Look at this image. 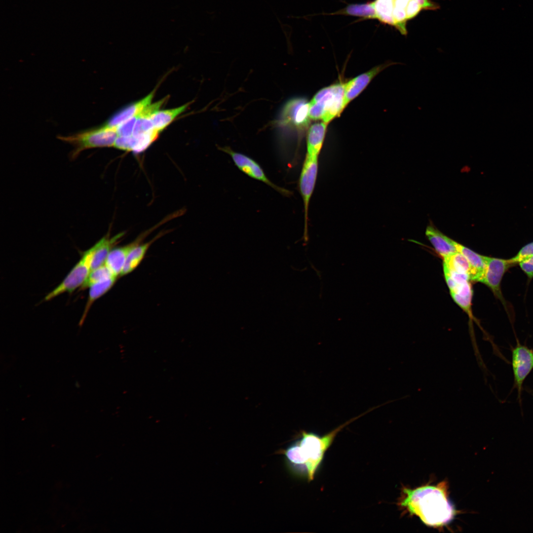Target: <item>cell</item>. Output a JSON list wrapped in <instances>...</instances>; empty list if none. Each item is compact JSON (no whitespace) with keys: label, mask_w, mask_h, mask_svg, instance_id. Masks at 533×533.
I'll return each mask as SVG.
<instances>
[{"label":"cell","mask_w":533,"mask_h":533,"mask_svg":"<svg viewBox=\"0 0 533 533\" xmlns=\"http://www.w3.org/2000/svg\"><path fill=\"white\" fill-rule=\"evenodd\" d=\"M397 505L404 513L415 515L426 525L435 528L447 525L456 514L448 498L446 481L415 489L404 487Z\"/></svg>","instance_id":"cell-1"},{"label":"cell","mask_w":533,"mask_h":533,"mask_svg":"<svg viewBox=\"0 0 533 533\" xmlns=\"http://www.w3.org/2000/svg\"><path fill=\"white\" fill-rule=\"evenodd\" d=\"M363 414L352 418L325 434L319 436L312 432L302 431V438L298 441L307 478L310 482L314 478L315 472L320 465L326 451L331 446L337 434L345 426L362 416Z\"/></svg>","instance_id":"cell-2"},{"label":"cell","mask_w":533,"mask_h":533,"mask_svg":"<svg viewBox=\"0 0 533 533\" xmlns=\"http://www.w3.org/2000/svg\"><path fill=\"white\" fill-rule=\"evenodd\" d=\"M344 83H338L322 88L309 102L311 120L330 123L344 110Z\"/></svg>","instance_id":"cell-3"},{"label":"cell","mask_w":533,"mask_h":533,"mask_svg":"<svg viewBox=\"0 0 533 533\" xmlns=\"http://www.w3.org/2000/svg\"><path fill=\"white\" fill-rule=\"evenodd\" d=\"M117 137L116 128L104 125L72 135L59 136L58 138L73 146L70 158L75 159L85 150L114 146Z\"/></svg>","instance_id":"cell-4"},{"label":"cell","mask_w":533,"mask_h":533,"mask_svg":"<svg viewBox=\"0 0 533 533\" xmlns=\"http://www.w3.org/2000/svg\"><path fill=\"white\" fill-rule=\"evenodd\" d=\"M94 245L83 252L80 260L72 268L63 280L45 297L48 301L66 293H71L85 283L91 270Z\"/></svg>","instance_id":"cell-5"},{"label":"cell","mask_w":533,"mask_h":533,"mask_svg":"<svg viewBox=\"0 0 533 533\" xmlns=\"http://www.w3.org/2000/svg\"><path fill=\"white\" fill-rule=\"evenodd\" d=\"M310 120L309 102L305 99L296 98L285 104L278 123L282 127L301 133L308 129Z\"/></svg>","instance_id":"cell-6"},{"label":"cell","mask_w":533,"mask_h":533,"mask_svg":"<svg viewBox=\"0 0 533 533\" xmlns=\"http://www.w3.org/2000/svg\"><path fill=\"white\" fill-rule=\"evenodd\" d=\"M318 171V157L306 154L299 179V189L304 207L305 231L308 221V207L315 186Z\"/></svg>","instance_id":"cell-7"},{"label":"cell","mask_w":533,"mask_h":533,"mask_svg":"<svg viewBox=\"0 0 533 533\" xmlns=\"http://www.w3.org/2000/svg\"><path fill=\"white\" fill-rule=\"evenodd\" d=\"M219 149L229 155L238 168L251 178L266 184L284 195H288L290 193L289 190L272 183L266 176L261 166L252 158L236 152L229 147L225 146Z\"/></svg>","instance_id":"cell-8"},{"label":"cell","mask_w":533,"mask_h":533,"mask_svg":"<svg viewBox=\"0 0 533 533\" xmlns=\"http://www.w3.org/2000/svg\"><path fill=\"white\" fill-rule=\"evenodd\" d=\"M511 364L514 386L517 389L518 399L521 400L523 382L533 369V350L518 341L512 350Z\"/></svg>","instance_id":"cell-9"},{"label":"cell","mask_w":533,"mask_h":533,"mask_svg":"<svg viewBox=\"0 0 533 533\" xmlns=\"http://www.w3.org/2000/svg\"><path fill=\"white\" fill-rule=\"evenodd\" d=\"M486 270L480 282L487 286L495 296L504 304L501 291V282L505 272L513 265L509 259L486 256Z\"/></svg>","instance_id":"cell-10"},{"label":"cell","mask_w":533,"mask_h":533,"mask_svg":"<svg viewBox=\"0 0 533 533\" xmlns=\"http://www.w3.org/2000/svg\"><path fill=\"white\" fill-rule=\"evenodd\" d=\"M398 64L406 65L402 63L388 60L344 83V108L364 90L377 75L388 67Z\"/></svg>","instance_id":"cell-11"},{"label":"cell","mask_w":533,"mask_h":533,"mask_svg":"<svg viewBox=\"0 0 533 533\" xmlns=\"http://www.w3.org/2000/svg\"><path fill=\"white\" fill-rule=\"evenodd\" d=\"M425 235L432 244L435 252L442 259L445 258L457 252L456 243L432 226H428L426 228Z\"/></svg>","instance_id":"cell-12"},{"label":"cell","mask_w":533,"mask_h":533,"mask_svg":"<svg viewBox=\"0 0 533 533\" xmlns=\"http://www.w3.org/2000/svg\"><path fill=\"white\" fill-rule=\"evenodd\" d=\"M153 97L152 91L143 99L123 108L111 116L105 125L116 128L122 122L139 114L151 104Z\"/></svg>","instance_id":"cell-13"},{"label":"cell","mask_w":533,"mask_h":533,"mask_svg":"<svg viewBox=\"0 0 533 533\" xmlns=\"http://www.w3.org/2000/svg\"><path fill=\"white\" fill-rule=\"evenodd\" d=\"M328 125V123L321 121L309 127L306 134L307 155L318 157L324 144Z\"/></svg>","instance_id":"cell-14"},{"label":"cell","mask_w":533,"mask_h":533,"mask_svg":"<svg viewBox=\"0 0 533 533\" xmlns=\"http://www.w3.org/2000/svg\"><path fill=\"white\" fill-rule=\"evenodd\" d=\"M456 246L457 252L466 258L470 265V281L480 282L486 270V256L481 255L457 242Z\"/></svg>","instance_id":"cell-15"},{"label":"cell","mask_w":533,"mask_h":533,"mask_svg":"<svg viewBox=\"0 0 533 533\" xmlns=\"http://www.w3.org/2000/svg\"><path fill=\"white\" fill-rule=\"evenodd\" d=\"M123 235V233H120L111 238L106 235L94 244L91 270L105 265L110 251Z\"/></svg>","instance_id":"cell-16"},{"label":"cell","mask_w":533,"mask_h":533,"mask_svg":"<svg viewBox=\"0 0 533 533\" xmlns=\"http://www.w3.org/2000/svg\"><path fill=\"white\" fill-rule=\"evenodd\" d=\"M140 243L137 240L130 244L117 248H113L110 251L105 265L116 277L120 276L127 257L130 250L136 244Z\"/></svg>","instance_id":"cell-17"},{"label":"cell","mask_w":533,"mask_h":533,"mask_svg":"<svg viewBox=\"0 0 533 533\" xmlns=\"http://www.w3.org/2000/svg\"><path fill=\"white\" fill-rule=\"evenodd\" d=\"M116 278L117 277H112L93 284L88 287V296L83 312L79 322V326L83 325L86 316L93 303L111 289L114 284Z\"/></svg>","instance_id":"cell-18"},{"label":"cell","mask_w":533,"mask_h":533,"mask_svg":"<svg viewBox=\"0 0 533 533\" xmlns=\"http://www.w3.org/2000/svg\"><path fill=\"white\" fill-rule=\"evenodd\" d=\"M450 293L454 302L468 314L471 320L473 319L471 310L473 290L470 281L458 285Z\"/></svg>","instance_id":"cell-19"},{"label":"cell","mask_w":533,"mask_h":533,"mask_svg":"<svg viewBox=\"0 0 533 533\" xmlns=\"http://www.w3.org/2000/svg\"><path fill=\"white\" fill-rule=\"evenodd\" d=\"M189 103L179 107L162 111H157L151 117L154 128L159 133L170 124L180 114L185 111Z\"/></svg>","instance_id":"cell-20"},{"label":"cell","mask_w":533,"mask_h":533,"mask_svg":"<svg viewBox=\"0 0 533 533\" xmlns=\"http://www.w3.org/2000/svg\"><path fill=\"white\" fill-rule=\"evenodd\" d=\"M153 240L144 243L136 244L129 252L120 276H124L133 271L141 263Z\"/></svg>","instance_id":"cell-21"},{"label":"cell","mask_w":533,"mask_h":533,"mask_svg":"<svg viewBox=\"0 0 533 533\" xmlns=\"http://www.w3.org/2000/svg\"><path fill=\"white\" fill-rule=\"evenodd\" d=\"M443 267L454 272L467 275L470 278V265L466 258L461 253L457 252L443 259Z\"/></svg>","instance_id":"cell-22"},{"label":"cell","mask_w":533,"mask_h":533,"mask_svg":"<svg viewBox=\"0 0 533 533\" xmlns=\"http://www.w3.org/2000/svg\"><path fill=\"white\" fill-rule=\"evenodd\" d=\"M115 276L109 268L105 265L92 269L81 288H88L91 285L101 282Z\"/></svg>","instance_id":"cell-23"},{"label":"cell","mask_w":533,"mask_h":533,"mask_svg":"<svg viewBox=\"0 0 533 533\" xmlns=\"http://www.w3.org/2000/svg\"><path fill=\"white\" fill-rule=\"evenodd\" d=\"M158 133V131L153 129L135 136L136 138V143L132 152L139 153L145 150L157 138Z\"/></svg>","instance_id":"cell-24"},{"label":"cell","mask_w":533,"mask_h":533,"mask_svg":"<svg viewBox=\"0 0 533 533\" xmlns=\"http://www.w3.org/2000/svg\"><path fill=\"white\" fill-rule=\"evenodd\" d=\"M289 461L297 466H304L305 460L302 456L298 442L289 447L284 452Z\"/></svg>","instance_id":"cell-25"},{"label":"cell","mask_w":533,"mask_h":533,"mask_svg":"<svg viewBox=\"0 0 533 533\" xmlns=\"http://www.w3.org/2000/svg\"><path fill=\"white\" fill-rule=\"evenodd\" d=\"M138 114L122 122L116 127L117 136L127 137L133 135Z\"/></svg>","instance_id":"cell-26"},{"label":"cell","mask_w":533,"mask_h":533,"mask_svg":"<svg viewBox=\"0 0 533 533\" xmlns=\"http://www.w3.org/2000/svg\"><path fill=\"white\" fill-rule=\"evenodd\" d=\"M136 143V138L133 135L117 136L113 147L121 150L132 151Z\"/></svg>","instance_id":"cell-27"},{"label":"cell","mask_w":533,"mask_h":533,"mask_svg":"<svg viewBox=\"0 0 533 533\" xmlns=\"http://www.w3.org/2000/svg\"><path fill=\"white\" fill-rule=\"evenodd\" d=\"M532 256H533V241L522 247L515 256L509 260L513 265H516Z\"/></svg>","instance_id":"cell-28"},{"label":"cell","mask_w":533,"mask_h":533,"mask_svg":"<svg viewBox=\"0 0 533 533\" xmlns=\"http://www.w3.org/2000/svg\"><path fill=\"white\" fill-rule=\"evenodd\" d=\"M518 264L529 278L533 277V256L519 262Z\"/></svg>","instance_id":"cell-29"}]
</instances>
